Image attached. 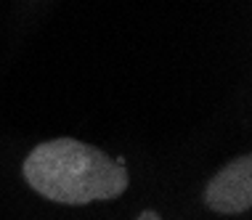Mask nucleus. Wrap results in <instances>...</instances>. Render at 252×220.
<instances>
[{
  "label": "nucleus",
  "instance_id": "nucleus-1",
  "mask_svg": "<svg viewBox=\"0 0 252 220\" xmlns=\"http://www.w3.org/2000/svg\"><path fill=\"white\" fill-rule=\"evenodd\" d=\"M24 181L59 204L109 202L125 194L127 170L101 149L77 138H53L35 146L24 159Z\"/></svg>",
  "mask_w": 252,
  "mask_h": 220
},
{
  "label": "nucleus",
  "instance_id": "nucleus-2",
  "mask_svg": "<svg viewBox=\"0 0 252 220\" xmlns=\"http://www.w3.org/2000/svg\"><path fill=\"white\" fill-rule=\"evenodd\" d=\"M204 204L220 215H239L252 207V157H236L213 175L204 189Z\"/></svg>",
  "mask_w": 252,
  "mask_h": 220
},
{
  "label": "nucleus",
  "instance_id": "nucleus-3",
  "mask_svg": "<svg viewBox=\"0 0 252 220\" xmlns=\"http://www.w3.org/2000/svg\"><path fill=\"white\" fill-rule=\"evenodd\" d=\"M135 220H162L159 215H157V212L154 210H144V212H141V215L138 218H135Z\"/></svg>",
  "mask_w": 252,
  "mask_h": 220
}]
</instances>
